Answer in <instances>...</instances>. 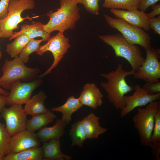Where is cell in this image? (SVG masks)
<instances>
[{
	"instance_id": "cell-1",
	"label": "cell",
	"mask_w": 160,
	"mask_h": 160,
	"mask_svg": "<svg viewBox=\"0 0 160 160\" xmlns=\"http://www.w3.org/2000/svg\"><path fill=\"white\" fill-rule=\"evenodd\" d=\"M135 72L132 70H124L122 65L119 63L115 70L101 75L107 81L101 82L100 85L107 93L108 100L117 110H121L125 106V95L134 90V87L127 84L125 78L128 76L133 75Z\"/></svg>"
},
{
	"instance_id": "cell-2",
	"label": "cell",
	"mask_w": 160,
	"mask_h": 160,
	"mask_svg": "<svg viewBox=\"0 0 160 160\" xmlns=\"http://www.w3.org/2000/svg\"><path fill=\"white\" fill-rule=\"evenodd\" d=\"M77 4L75 0H60V8L55 12L50 11L47 14L49 20L44 24V30L50 34L56 31L64 32L74 28L80 17Z\"/></svg>"
},
{
	"instance_id": "cell-3",
	"label": "cell",
	"mask_w": 160,
	"mask_h": 160,
	"mask_svg": "<svg viewBox=\"0 0 160 160\" xmlns=\"http://www.w3.org/2000/svg\"><path fill=\"white\" fill-rule=\"evenodd\" d=\"M98 37L112 47L116 57L126 59L133 71H136L145 61L140 47L129 42L121 34L99 35Z\"/></svg>"
},
{
	"instance_id": "cell-4",
	"label": "cell",
	"mask_w": 160,
	"mask_h": 160,
	"mask_svg": "<svg viewBox=\"0 0 160 160\" xmlns=\"http://www.w3.org/2000/svg\"><path fill=\"white\" fill-rule=\"evenodd\" d=\"M35 6L34 0H10L8 13L6 17L0 19V28L2 33V38L11 37L13 35V31L19 28V23L28 19L32 20L33 19L39 16L30 17L27 16L23 17L22 12L27 9H32Z\"/></svg>"
},
{
	"instance_id": "cell-5",
	"label": "cell",
	"mask_w": 160,
	"mask_h": 160,
	"mask_svg": "<svg viewBox=\"0 0 160 160\" xmlns=\"http://www.w3.org/2000/svg\"><path fill=\"white\" fill-rule=\"evenodd\" d=\"M3 75L0 77V86L9 90L12 84L18 81L34 79L40 72L37 68L26 66L18 56L9 60H5L2 68Z\"/></svg>"
},
{
	"instance_id": "cell-6",
	"label": "cell",
	"mask_w": 160,
	"mask_h": 160,
	"mask_svg": "<svg viewBox=\"0 0 160 160\" xmlns=\"http://www.w3.org/2000/svg\"><path fill=\"white\" fill-rule=\"evenodd\" d=\"M145 108H139L132 118L135 128L138 131L141 145L149 146L154 127L155 115L160 108V100L152 101Z\"/></svg>"
},
{
	"instance_id": "cell-7",
	"label": "cell",
	"mask_w": 160,
	"mask_h": 160,
	"mask_svg": "<svg viewBox=\"0 0 160 160\" xmlns=\"http://www.w3.org/2000/svg\"><path fill=\"white\" fill-rule=\"evenodd\" d=\"M104 16L109 26L119 31L130 43L140 45L145 49L151 48L150 36L143 28L132 25L121 18H114L107 14Z\"/></svg>"
},
{
	"instance_id": "cell-8",
	"label": "cell",
	"mask_w": 160,
	"mask_h": 160,
	"mask_svg": "<svg viewBox=\"0 0 160 160\" xmlns=\"http://www.w3.org/2000/svg\"><path fill=\"white\" fill-rule=\"evenodd\" d=\"M47 41L46 44L40 46L36 52L41 56L48 51L50 52L54 57V61L51 65L45 72L38 76V78L41 79L50 73L63 58L71 47L69 39L64 35L63 32L59 31L57 34L50 37Z\"/></svg>"
},
{
	"instance_id": "cell-9",
	"label": "cell",
	"mask_w": 160,
	"mask_h": 160,
	"mask_svg": "<svg viewBox=\"0 0 160 160\" xmlns=\"http://www.w3.org/2000/svg\"><path fill=\"white\" fill-rule=\"evenodd\" d=\"M145 50V60L133 75L134 78L142 80L146 82L159 81L160 78V49L151 47Z\"/></svg>"
},
{
	"instance_id": "cell-10",
	"label": "cell",
	"mask_w": 160,
	"mask_h": 160,
	"mask_svg": "<svg viewBox=\"0 0 160 160\" xmlns=\"http://www.w3.org/2000/svg\"><path fill=\"white\" fill-rule=\"evenodd\" d=\"M0 113L4 119L6 128L11 136L26 129L27 115L22 105L13 104L8 108L4 107Z\"/></svg>"
},
{
	"instance_id": "cell-11",
	"label": "cell",
	"mask_w": 160,
	"mask_h": 160,
	"mask_svg": "<svg viewBox=\"0 0 160 160\" xmlns=\"http://www.w3.org/2000/svg\"><path fill=\"white\" fill-rule=\"evenodd\" d=\"M20 81H16L11 85L6 105L25 104L30 99L33 92L42 82V80L40 78L26 83Z\"/></svg>"
},
{
	"instance_id": "cell-12",
	"label": "cell",
	"mask_w": 160,
	"mask_h": 160,
	"mask_svg": "<svg viewBox=\"0 0 160 160\" xmlns=\"http://www.w3.org/2000/svg\"><path fill=\"white\" fill-rule=\"evenodd\" d=\"M134 92L130 96L124 97L125 106L121 110L120 116L123 118L136 108L147 105L149 103L160 99V92L153 95L148 94L140 85L134 87Z\"/></svg>"
},
{
	"instance_id": "cell-13",
	"label": "cell",
	"mask_w": 160,
	"mask_h": 160,
	"mask_svg": "<svg viewBox=\"0 0 160 160\" xmlns=\"http://www.w3.org/2000/svg\"><path fill=\"white\" fill-rule=\"evenodd\" d=\"M40 142L34 132L26 129L22 130L12 136L8 154L17 153L32 147H39Z\"/></svg>"
},
{
	"instance_id": "cell-14",
	"label": "cell",
	"mask_w": 160,
	"mask_h": 160,
	"mask_svg": "<svg viewBox=\"0 0 160 160\" xmlns=\"http://www.w3.org/2000/svg\"><path fill=\"white\" fill-rule=\"evenodd\" d=\"M111 12L116 17L121 18L129 24L148 31L151 28L148 18L145 12L137 9L124 11L115 9H110Z\"/></svg>"
},
{
	"instance_id": "cell-15",
	"label": "cell",
	"mask_w": 160,
	"mask_h": 160,
	"mask_svg": "<svg viewBox=\"0 0 160 160\" xmlns=\"http://www.w3.org/2000/svg\"><path fill=\"white\" fill-rule=\"evenodd\" d=\"M103 95L94 83H87L83 87L79 99L83 105L95 109L103 104Z\"/></svg>"
},
{
	"instance_id": "cell-16",
	"label": "cell",
	"mask_w": 160,
	"mask_h": 160,
	"mask_svg": "<svg viewBox=\"0 0 160 160\" xmlns=\"http://www.w3.org/2000/svg\"><path fill=\"white\" fill-rule=\"evenodd\" d=\"M100 119L98 116L91 112L82 120L87 139H97L107 131V129L100 126Z\"/></svg>"
},
{
	"instance_id": "cell-17",
	"label": "cell",
	"mask_w": 160,
	"mask_h": 160,
	"mask_svg": "<svg viewBox=\"0 0 160 160\" xmlns=\"http://www.w3.org/2000/svg\"><path fill=\"white\" fill-rule=\"evenodd\" d=\"M66 124L61 119H57L54 125L49 127H44L36 133L40 142L43 143L54 139H60L63 135Z\"/></svg>"
},
{
	"instance_id": "cell-18",
	"label": "cell",
	"mask_w": 160,
	"mask_h": 160,
	"mask_svg": "<svg viewBox=\"0 0 160 160\" xmlns=\"http://www.w3.org/2000/svg\"><path fill=\"white\" fill-rule=\"evenodd\" d=\"M44 25L39 22H35L30 24H23L21 26L20 31L14 32L9 40H11L20 35L25 34L30 39L40 37L45 41H47L50 37V35L44 30Z\"/></svg>"
},
{
	"instance_id": "cell-19",
	"label": "cell",
	"mask_w": 160,
	"mask_h": 160,
	"mask_svg": "<svg viewBox=\"0 0 160 160\" xmlns=\"http://www.w3.org/2000/svg\"><path fill=\"white\" fill-rule=\"evenodd\" d=\"M43 159L45 160H71V156L63 154L60 149V139H54L43 143Z\"/></svg>"
},
{
	"instance_id": "cell-20",
	"label": "cell",
	"mask_w": 160,
	"mask_h": 160,
	"mask_svg": "<svg viewBox=\"0 0 160 160\" xmlns=\"http://www.w3.org/2000/svg\"><path fill=\"white\" fill-rule=\"evenodd\" d=\"M46 97L45 92L41 91L30 98L25 104L24 108L26 114L33 116L47 112L49 110L44 104Z\"/></svg>"
},
{
	"instance_id": "cell-21",
	"label": "cell",
	"mask_w": 160,
	"mask_h": 160,
	"mask_svg": "<svg viewBox=\"0 0 160 160\" xmlns=\"http://www.w3.org/2000/svg\"><path fill=\"white\" fill-rule=\"evenodd\" d=\"M83 105L79 98H76L73 96H72L67 99L63 104L59 107H53L51 110L61 113L62 114L61 119L67 124L71 121L73 113Z\"/></svg>"
},
{
	"instance_id": "cell-22",
	"label": "cell",
	"mask_w": 160,
	"mask_h": 160,
	"mask_svg": "<svg viewBox=\"0 0 160 160\" xmlns=\"http://www.w3.org/2000/svg\"><path fill=\"white\" fill-rule=\"evenodd\" d=\"M32 116L30 119L27 120L26 129L33 132L53 122L57 118L56 115L50 110L46 113Z\"/></svg>"
},
{
	"instance_id": "cell-23",
	"label": "cell",
	"mask_w": 160,
	"mask_h": 160,
	"mask_svg": "<svg viewBox=\"0 0 160 160\" xmlns=\"http://www.w3.org/2000/svg\"><path fill=\"white\" fill-rule=\"evenodd\" d=\"M43 159L41 147L29 148L19 152L9 153L2 158V160H41Z\"/></svg>"
},
{
	"instance_id": "cell-24",
	"label": "cell",
	"mask_w": 160,
	"mask_h": 160,
	"mask_svg": "<svg viewBox=\"0 0 160 160\" xmlns=\"http://www.w3.org/2000/svg\"><path fill=\"white\" fill-rule=\"evenodd\" d=\"M149 147L152 154L157 160L160 159V108L155 116L154 127L151 137Z\"/></svg>"
},
{
	"instance_id": "cell-25",
	"label": "cell",
	"mask_w": 160,
	"mask_h": 160,
	"mask_svg": "<svg viewBox=\"0 0 160 160\" xmlns=\"http://www.w3.org/2000/svg\"><path fill=\"white\" fill-rule=\"evenodd\" d=\"M12 42L6 46V52L11 57L18 56L26 45L31 39L25 34L20 35Z\"/></svg>"
},
{
	"instance_id": "cell-26",
	"label": "cell",
	"mask_w": 160,
	"mask_h": 160,
	"mask_svg": "<svg viewBox=\"0 0 160 160\" xmlns=\"http://www.w3.org/2000/svg\"><path fill=\"white\" fill-rule=\"evenodd\" d=\"M69 135L72 140L71 147L75 145L83 146L84 141L87 139L81 121H78L71 125Z\"/></svg>"
},
{
	"instance_id": "cell-27",
	"label": "cell",
	"mask_w": 160,
	"mask_h": 160,
	"mask_svg": "<svg viewBox=\"0 0 160 160\" xmlns=\"http://www.w3.org/2000/svg\"><path fill=\"white\" fill-rule=\"evenodd\" d=\"M140 0H105L103 7L110 9H126L132 10L138 9Z\"/></svg>"
},
{
	"instance_id": "cell-28",
	"label": "cell",
	"mask_w": 160,
	"mask_h": 160,
	"mask_svg": "<svg viewBox=\"0 0 160 160\" xmlns=\"http://www.w3.org/2000/svg\"><path fill=\"white\" fill-rule=\"evenodd\" d=\"M1 117L0 114V158L2 159L9 153V144L12 136L4 125L1 122Z\"/></svg>"
},
{
	"instance_id": "cell-29",
	"label": "cell",
	"mask_w": 160,
	"mask_h": 160,
	"mask_svg": "<svg viewBox=\"0 0 160 160\" xmlns=\"http://www.w3.org/2000/svg\"><path fill=\"white\" fill-rule=\"evenodd\" d=\"M43 39L36 40L31 39L23 49L18 57L24 63L28 62L29 59V56L32 53L36 52L38 50L40 43L44 41Z\"/></svg>"
},
{
	"instance_id": "cell-30",
	"label": "cell",
	"mask_w": 160,
	"mask_h": 160,
	"mask_svg": "<svg viewBox=\"0 0 160 160\" xmlns=\"http://www.w3.org/2000/svg\"><path fill=\"white\" fill-rule=\"evenodd\" d=\"M77 4H82L87 11L93 15H97L100 7L99 0H75Z\"/></svg>"
},
{
	"instance_id": "cell-31",
	"label": "cell",
	"mask_w": 160,
	"mask_h": 160,
	"mask_svg": "<svg viewBox=\"0 0 160 160\" xmlns=\"http://www.w3.org/2000/svg\"><path fill=\"white\" fill-rule=\"evenodd\" d=\"M143 87L148 94L154 95L160 92V82L159 81L153 83L146 82Z\"/></svg>"
},
{
	"instance_id": "cell-32",
	"label": "cell",
	"mask_w": 160,
	"mask_h": 160,
	"mask_svg": "<svg viewBox=\"0 0 160 160\" xmlns=\"http://www.w3.org/2000/svg\"><path fill=\"white\" fill-rule=\"evenodd\" d=\"M148 22L151 29H152L155 34L160 35V16L148 18Z\"/></svg>"
},
{
	"instance_id": "cell-33",
	"label": "cell",
	"mask_w": 160,
	"mask_h": 160,
	"mask_svg": "<svg viewBox=\"0 0 160 160\" xmlns=\"http://www.w3.org/2000/svg\"><path fill=\"white\" fill-rule=\"evenodd\" d=\"M160 0H140L137 9L144 12L150 6L155 4Z\"/></svg>"
},
{
	"instance_id": "cell-34",
	"label": "cell",
	"mask_w": 160,
	"mask_h": 160,
	"mask_svg": "<svg viewBox=\"0 0 160 160\" xmlns=\"http://www.w3.org/2000/svg\"><path fill=\"white\" fill-rule=\"evenodd\" d=\"M10 0H0V19L4 18L8 13Z\"/></svg>"
},
{
	"instance_id": "cell-35",
	"label": "cell",
	"mask_w": 160,
	"mask_h": 160,
	"mask_svg": "<svg viewBox=\"0 0 160 160\" xmlns=\"http://www.w3.org/2000/svg\"><path fill=\"white\" fill-rule=\"evenodd\" d=\"M152 8L153 9L152 12L147 14V16L148 18L155 17L157 15L160 14V4H155L152 5Z\"/></svg>"
},
{
	"instance_id": "cell-36",
	"label": "cell",
	"mask_w": 160,
	"mask_h": 160,
	"mask_svg": "<svg viewBox=\"0 0 160 160\" xmlns=\"http://www.w3.org/2000/svg\"><path fill=\"white\" fill-rule=\"evenodd\" d=\"M7 96L0 93V113L6 105Z\"/></svg>"
},
{
	"instance_id": "cell-37",
	"label": "cell",
	"mask_w": 160,
	"mask_h": 160,
	"mask_svg": "<svg viewBox=\"0 0 160 160\" xmlns=\"http://www.w3.org/2000/svg\"><path fill=\"white\" fill-rule=\"evenodd\" d=\"M0 93L5 96H7L9 95V92L6 90L4 89L0 86Z\"/></svg>"
},
{
	"instance_id": "cell-38",
	"label": "cell",
	"mask_w": 160,
	"mask_h": 160,
	"mask_svg": "<svg viewBox=\"0 0 160 160\" xmlns=\"http://www.w3.org/2000/svg\"><path fill=\"white\" fill-rule=\"evenodd\" d=\"M2 36V32L1 29L0 28V38H1V37Z\"/></svg>"
},
{
	"instance_id": "cell-39",
	"label": "cell",
	"mask_w": 160,
	"mask_h": 160,
	"mask_svg": "<svg viewBox=\"0 0 160 160\" xmlns=\"http://www.w3.org/2000/svg\"><path fill=\"white\" fill-rule=\"evenodd\" d=\"M2 57V54L1 52L0 49V59Z\"/></svg>"
},
{
	"instance_id": "cell-40",
	"label": "cell",
	"mask_w": 160,
	"mask_h": 160,
	"mask_svg": "<svg viewBox=\"0 0 160 160\" xmlns=\"http://www.w3.org/2000/svg\"><path fill=\"white\" fill-rule=\"evenodd\" d=\"M0 160H2V159L1 158H0Z\"/></svg>"
},
{
	"instance_id": "cell-41",
	"label": "cell",
	"mask_w": 160,
	"mask_h": 160,
	"mask_svg": "<svg viewBox=\"0 0 160 160\" xmlns=\"http://www.w3.org/2000/svg\"></svg>"
}]
</instances>
